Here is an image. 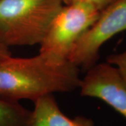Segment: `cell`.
<instances>
[{
	"label": "cell",
	"mask_w": 126,
	"mask_h": 126,
	"mask_svg": "<svg viewBox=\"0 0 126 126\" xmlns=\"http://www.w3.org/2000/svg\"><path fill=\"white\" fill-rule=\"evenodd\" d=\"M115 1L116 0H63L64 4H86L93 6L100 11Z\"/></svg>",
	"instance_id": "9c48e42d"
},
{
	"label": "cell",
	"mask_w": 126,
	"mask_h": 126,
	"mask_svg": "<svg viewBox=\"0 0 126 126\" xmlns=\"http://www.w3.org/2000/svg\"><path fill=\"white\" fill-rule=\"evenodd\" d=\"M79 89L81 96L103 101L126 119V83L112 64L97 63L88 69Z\"/></svg>",
	"instance_id": "5b68a950"
},
{
	"label": "cell",
	"mask_w": 126,
	"mask_h": 126,
	"mask_svg": "<svg viewBox=\"0 0 126 126\" xmlns=\"http://www.w3.org/2000/svg\"><path fill=\"white\" fill-rule=\"evenodd\" d=\"M33 102L30 126H95L94 121L86 116L68 117L62 111L53 94L43 96Z\"/></svg>",
	"instance_id": "8992f818"
},
{
	"label": "cell",
	"mask_w": 126,
	"mask_h": 126,
	"mask_svg": "<svg viewBox=\"0 0 126 126\" xmlns=\"http://www.w3.org/2000/svg\"><path fill=\"white\" fill-rule=\"evenodd\" d=\"M63 0H0V43L7 47L40 44Z\"/></svg>",
	"instance_id": "7a4b0ae2"
},
{
	"label": "cell",
	"mask_w": 126,
	"mask_h": 126,
	"mask_svg": "<svg viewBox=\"0 0 126 126\" xmlns=\"http://www.w3.org/2000/svg\"><path fill=\"white\" fill-rule=\"evenodd\" d=\"M99 14L100 11L90 5L63 4L39 44V53L59 61L68 60L74 46Z\"/></svg>",
	"instance_id": "3957f363"
},
{
	"label": "cell",
	"mask_w": 126,
	"mask_h": 126,
	"mask_svg": "<svg viewBox=\"0 0 126 126\" xmlns=\"http://www.w3.org/2000/svg\"><path fill=\"white\" fill-rule=\"evenodd\" d=\"M31 111L19 102L0 97V126H30Z\"/></svg>",
	"instance_id": "52a82bcc"
},
{
	"label": "cell",
	"mask_w": 126,
	"mask_h": 126,
	"mask_svg": "<svg viewBox=\"0 0 126 126\" xmlns=\"http://www.w3.org/2000/svg\"><path fill=\"white\" fill-rule=\"evenodd\" d=\"M107 63L112 64L117 69L123 81L126 83V50L121 53L112 54L107 56Z\"/></svg>",
	"instance_id": "ba28073f"
},
{
	"label": "cell",
	"mask_w": 126,
	"mask_h": 126,
	"mask_svg": "<svg viewBox=\"0 0 126 126\" xmlns=\"http://www.w3.org/2000/svg\"><path fill=\"white\" fill-rule=\"evenodd\" d=\"M79 68L69 60L59 61L39 53L29 58L0 59V97L34 102L47 94L79 88Z\"/></svg>",
	"instance_id": "6da1fadb"
},
{
	"label": "cell",
	"mask_w": 126,
	"mask_h": 126,
	"mask_svg": "<svg viewBox=\"0 0 126 126\" xmlns=\"http://www.w3.org/2000/svg\"><path fill=\"white\" fill-rule=\"evenodd\" d=\"M11 55H12V53L9 47L3 45L2 44L0 43V59L5 58Z\"/></svg>",
	"instance_id": "30bf717a"
},
{
	"label": "cell",
	"mask_w": 126,
	"mask_h": 126,
	"mask_svg": "<svg viewBox=\"0 0 126 126\" xmlns=\"http://www.w3.org/2000/svg\"><path fill=\"white\" fill-rule=\"evenodd\" d=\"M126 30V0H116L100 11L99 17L74 46L67 60L86 70L94 66L104 44Z\"/></svg>",
	"instance_id": "277c9868"
}]
</instances>
